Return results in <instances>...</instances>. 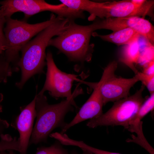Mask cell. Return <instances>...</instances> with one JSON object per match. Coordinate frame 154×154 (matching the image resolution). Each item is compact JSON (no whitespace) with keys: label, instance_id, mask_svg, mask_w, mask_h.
<instances>
[{"label":"cell","instance_id":"obj_4","mask_svg":"<svg viewBox=\"0 0 154 154\" xmlns=\"http://www.w3.org/2000/svg\"><path fill=\"white\" fill-rule=\"evenodd\" d=\"M63 18L58 16L56 17L52 14L49 20L35 24L28 23L24 20L19 21L11 18L6 19V26L4 30L6 40L4 54L14 72L19 69L17 64L20 58L19 52L23 47L34 36Z\"/></svg>","mask_w":154,"mask_h":154},{"label":"cell","instance_id":"obj_24","mask_svg":"<svg viewBox=\"0 0 154 154\" xmlns=\"http://www.w3.org/2000/svg\"><path fill=\"white\" fill-rule=\"evenodd\" d=\"M83 153L81 154H94L92 153L85 150H82ZM70 154H80L77 153L75 150L72 151Z\"/></svg>","mask_w":154,"mask_h":154},{"label":"cell","instance_id":"obj_15","mask_svg":"<svg viewBox=\"0 0 154 154\" xmlns=\"http://www.w3.org/2000/svg\"><path fill=\"white\" fill-rule=\"evenodd\" d=\"M139 39L129 44L125 45L119 59L120 62L128 66L135 74L139 72L135 67L134 64L138 63L140 54Z\"/></svg>","mask_w":154,"mask_h":154},{"label":"cell","instance_id":"obj_11","mask_svg":"<svg viewBox=\"0 0 154 154\" xmlns=\"http://www.w3.org/2000/svg\"><path fill=\"white\" fill-rule=\"evenodd\" d=\"M36 95L33 100L26 106L20 108V114L12 121L11 126L19 133L21 148L20 154H27L29 141L33 129L36 114L35 109Z\"/></svg>","mask_w":154,"mask_h":154},{"label":"cell","instance_id":"obj_23","mask_svg":"<svg viewBox=\"0 0 154 154\" xmlns=\"http://www.w3.org/2000/svg\"><path fill=\"white\" fill-rule=\"evenodd\" d=\"M143 73L150 75H154V60L147 62L143 65Z\"/></svg>","mask_w":154,"mask_h":154},{"label":"cell","instance_id":"obj_6","mask_svg":"<svg viewBox=\"0 0 154 154\" xmlns=\"http://www.w3.org/2000/svg\"><path fill=\"white\" fill-rule=\"evenodd\" d=\"M154 0L139 6L133 3L131 0H123L103 2L91 1L88 8L90 21L96 17L102 19L148 16L153 18Z\"/></svg>","mask_w":154,"mask_h":154},{"label":"cell","instance_id":"obj_8","mask_svg":"<svg viewBox=\"0 0 154 154\" xmlns=\"http://www.w3.org/2000/svg\"><path fill=\"white\" fill-rule=\"evenodd\" d=\"M0 13L6 19L19 12L24 13L26 21L31 16L45 11H51L58 16L64 17L68 10V8L62 3L52 5L43 0H5L0 1Z\"/></svg>","mask_w":154,"mask_h":154},{"label":"cell","instance_id":"obj_14","mask_svg":"<svg viewBox=\"0 0 154 154\" xmlns=\"http://www.w3.org/2000/svg\"><path fill=\"white\" fill-rule=\"evenodd\" d=\"M92 35L118 46L129 44L141 37L134 30L129 28L115 31L108 35H100L93 32Z\"/></svg>","mask_w":154,"mask_h":154},{"label":"cell","instance_id":"obj_3","mask_svg":"<svg viewBox=\"0 0 154 154\" xmlns=\"http://www.w3.org/2000/svg\"><path fill=\"white\" fill-rule=\"evenodd\" d=\"M94 31L92 24L80 25L69 19L68 27L57 37L51 38L48 46L56 47L71 61L88 62L94 51V45L90 41Z\"/></svg>","mask_w":154,"mask_h":154},{"label":"cell","instance_id":"obj_27","mask_svg":"<svg viewBox=\"0 0 154 154\" xmlns=\"http://www.w3.org/2000/svg\"><path fill=\"white\" fill-rule=\"evenodd\" d=\"M0 154H9V153L6 152L5 151H3L0 152Z\"/></svg>","mask_w":154,"mask_h":154},{"label":"cell","instance_id":"obj_10","mask_svg":"<svg viewBox=\"0 0 154 154\" xmlns=\"http://www.w3.org/2000/svg\"><path fill=\"white\" fill-rule=\"evenodd\" d=\"M110 77V74L108 72H103L100 80L97 84L91 96L73 119L70 123H67L62 129L60 133H64L70 128L81 122L88 119L97 118L103 114L102 108L104 104L101 88Z\"/></svg>","mask_w":154,"mask_h":154},{"label":"cell","instance_id":"obj_13","mask_svg":"<svg viewBox=\"0 0 154 154\" xmlns=\"http://www.w3.org/2000/svg\"><path fill=\"white\" fill-rule=\"evenodd\" d=\"M150 111V108L148 105L143 104L131 118L129 122L127 129L131 132L135 133L137 136L132 135V138L127 139L126 141L137 144L150 154H154L153 148L148 143L143 134L142 128L143 122L141 121L142 118Z\"/></svg>","mask_w":154,"mask_h":154},{"label":"cell","instance_id":"obj_19","mask_svg":"<svg viewBox=\"0 0 154 154\" xmlns=\"http://www.w3.org/2000/svg\"><path fill=\"white\" fill-rule=\"evenodd\" d=\"M135 75L139 81L146 86L150 95L154 93V75H148L139 72Z\"/></svg>","mask_w":154,"mask_h":154},{"label":"cell","instance_id":"obj_21","mask_svg":"<svg viewBox=\"0 0 154 154\" xmlns=\"http://www.w3.org/2000/svg\"><path fill=\"white\" fill-rule=\"evenodd\" d=\"M6 22V19L0 14V46L6 47V40L3 32V26Z\"/></svg>","mask_w":154,"mask_h":154},{"label":"cell","instance_id":"obj_5","mask_svg":"<svg viewBox=\"0 0 154 154\" xmlns=\"http://www.w3.org/2000/svg\"><path fill=\"white\" fill-rule=\"evenodd\" d=\"M145 88L142 84L133 94L114 102L107 112L97 118L90 119L86 126L92 128L98 126H121L127 129L131 118L147 98L143 96Z\"/></svg>","mask_w":154,"mask_h":154},{"label":"cell","instance_id":"obj_16","mask_svg":"<svg viewBox=\"0 0 154 154\" xmlns=\"http://www.w3.org/2000/svg\"><path fill=\"white\" fill-rule=\"evenodd\" d=\"M0 152L9 150L17 151L19 153L21 148L19 139L13 138L9 134H2L0 136Z\"/></svg>","mask_w":154,"mask_h":154},{"label":"cell","instance_id":"obj_26","mask_svg":"<svg viewBox=\"0 0 154 154\" xmlns=\"http://www.w3.org/2000/svg\"><path fill=\"white\" fill-rule=\"evenodd\" d=\"M13 151L14 150H7L9 154H15Z\"/></svg>","mask_w":154,"mask_h":154},{"label":"cell","instance_id":"obj_18","mask_svg":"<svg viewBox=\"0 0 154 154\" xmlns=\"http://www.w3.org/2000/svg\"><path fill=\"white\" fill-rule=\"evenodd\" d=\"M12 67L5 57L4 52L0 54V82L6 83L13 72Z\"/></svg>","mask_w":154,"mask_h":154},{"label":"cell","instance_id":"obj_17","mask_svg":"<svg viewBox=\"0 0 154 154\" xmlns=\"http://www.w3.org/2000/svg\"><path fill=\"white\" fill-rule=\"evenodd\" d=\"M58 140L48 147L41 146L37 148L35 154H70Z\"/></svg>","mask_w":154,"mask_h":154},{"label":"cell","instance_id":"obj_9","mask_svg":"<svg viewBox=\"0 0 154 154\" xmlns=\"http://www.w3.org/2000/svg\"><path fill=\"white\" fill-rule=\"evenodd\" d=\"M95 31L106 29L113 31L125 28H131L151 45L154 44V27L148 20L137 16L104 19L92 23Z\"/></svg>","mask_w":154,"mask_h":154},{"label":"cell","instance_id":"obj_20","mask_svg":"<svg viewBox=\"0 0 154 154\" xmlns=\"http://www.w3.org/2000/svg\"><path fill=\"white\" fill-rule=\"evenodd\" d=\"M75 145L80 148L82 150L89 151L94 154H121L100 149L89 146L82 141H76Z\"/></svg>","mask_w":154,"mask_h":154},{"label":"cell","instance_id":"obj_7","mask_svg":"<svg viewBox=\"0 0 154 154\" xmlns=\"http://www.w3.org/2000/svg\"><path fill=\"white\" fill-rule=\"evenodd\" d=\"M47 70L46 79L43 86L38 94H44L47 91L52 97L57 100L60 98H71L76 94V88L72 93L71 89L75 81H79L78 75L62 72L55 64L51 52L48 51L46 55Z\"/></svg>","mask_w":154,"mask_h":154},{"label":"cell","instance_id":"obj_22","mask_svg":"<svg viewBox=\"0 0 154 154\" xmlns=\"http://www.w3.org/2000/svg\"><path fill=\"white\" fill-rule=\"evenodd\" d=\"M3 94L0 93V113L2 112V106L1 103L3 100ZM9 124L6 120L0 118V136L3 134V133L6 129L8 128Z\"/></svg>","mask_w":154,"mask_h":154},{"label":"cell","instance_id":"obj_1","mask_svg":"<svg viewBox=\"0 0 154 154\" xmlns=\"http://www.w3.org/2000/svg\"><path fill=\"white\" fill-rule=\"evenodd\" d=\"M69 19H62L52 24L39 33L22 48L21 56L17 66L21 70L20 80L15 83L22 89L26 82L36 74L44 73L46 64L45 50L49 40L54 36L58 35L68 26Z\"/></svg>","mask_w":154,"mask_h":154},{"label":"cell","instance_id":"obj_12","mask_svg":"<svg viewBox=\"0 0 154 154\" xmlns=\"http://www.w3.org/2000/svg\"><path fill=\"white\" fill-rule=\"evenodd\" d=\"M138 81L135 75L129 78L114 75L109 78L101 88L104 105L108 102H114L129 96L130 89Z\"/></svg>","mask_w":154,"mask_h":154},{"label":"cell","instance_id":"obj_2","mask_svg":"<svg viewBox=\"0 0 154 154\" xmlns=\"http://www.w3.org/2000/svg\"><path fill=\"white\" fill-rule=\"evenodd\" d=\"M35 109L36 120L33 128L29 145L41 143H47L51 132L55 128L63 129L67 123L64 118L67 113L73 112L74 106L78 107L74 99L79 94L77 92L70 99L63 100L55 104H48L44 94H36Z\"/></svg>","mask_w":154,"mask_h":154},{"label":"cell","instance_id":"obj_25","mask_svg":"<svg viewBox=\"0 0 154 154\" xmlns=\"http://www.w3.org/2000/svg\"><path fill=\"white\" fill-rule=\"evenodd\" d=\"M6 49L5 47L0 46V54L3 53Z\"/></svg>","mask_w":154,"mask_h":154},{"label":"cell","instance_id":"obj_28","mask_svg":"<svg viewBox=\"0 0 154 154\" xmlns=\"http://www.w3.org/2000/svg\"><path fill=\"white\" fill-rule=\"evenodd\" d=\"M0 83H1V82H0Z\"/></svg>","mask_w":154,"mask_h":154}]
</instances>
